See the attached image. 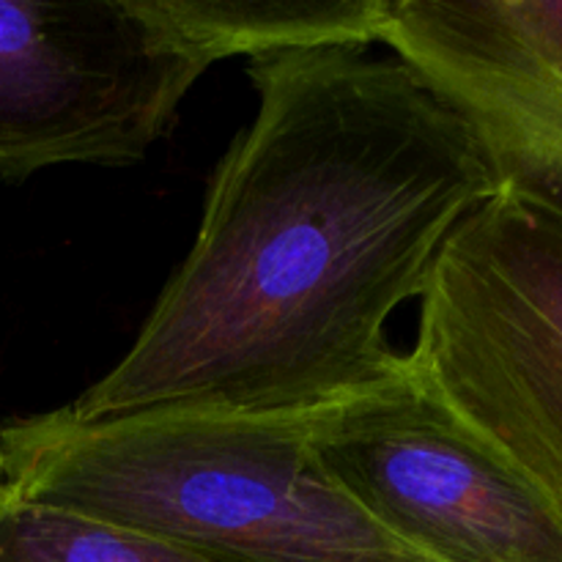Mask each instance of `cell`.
Returning <instances> with one entry per match:
<instances>
[{
  "instance_id": "8992f818",
  "label": "cell",
  "mask_w": 562,
  "mask_h": 562,
  "mask_svg": "<svg viewBox=\"0 0 562 562\" xmlns=\"http://www.w3.org/2000/svg\"><path fill=\"white\" fill-rule=\"evenodd\" d=\"M382 44L467 115L499 184L562 214V0H390Z\"/></svg>"
},
{
  "instance_id": "277c9868",
  "label": "cell",
  "mask_w": 562,
  "mask_h": 562,
  "mask_svg": "<svg viewBox=\"0 0 562 562\" xmlns=\"http://www.w3.org/2000/svg\"><path fill=\"white\" fill-rule=\"evenodd\" d=\"M305 417L333 481L428 562H562V514L417 376L406 355L384 382Z\"/></svg>"
},
{
  "instance_id": "3957f363",
  "label": "cell",
  "mask_w": 562,
  "mask_h": 562,
  "mask_svg": "<svg viewBox=\"0 0 562 562\" xmlns=\"http://www.w3.org/2000/svg\"><path fill=\"white\" fill-rule=\"evenodd\" d=\"M417 376L562 514V214L499 184L439 252Z\"/></svg>"
},
{
  "instance_id": "5b68a950",
  "label": "cell",
  "mask_w": 562,
  "mask_h": 562,
  "mask_svg": "<svg viewBox=\"0 0 562 562\" xmlns=\"http://www.w3.org/2000/svg\"><path fill=\"white\" fill-rule=\"evenodd\" d=\"M209 66L148 0H0V176L140 162Z\"/></svg>"
},
{
  "instance_id": "ba28073f",
  "label": "cell",
  "mask_w": 562,
  "mask_h": 562,
  "mask_svg": "<svg viewBox=\"0 0 562 562\" xmlns=\"http://www.w3.org/2000/svg\"><path fill=\"white\" fill-rule=\"evenodd\" d=\"M0 562H209L110 519L38 503L0 483Z\"/></svg>"
},
{
  "instance_id": "6da1fadb",
  "label": "cell",
  "mask_w": 562,
  "mask_h": 562,
  "mask_svg": "<svg viewBox=\"0 0 562 562\" xmlns=\"http://www.w3.org/2000/svg\"><path fill=\"white\" fill-rule=\"evenodd\" d=\"M258 108L126 355L69 409L311 415L398 368L390 316L420 300L461 220L499 187L456 104L371 47L252 58Z\"/></svg>"
},
{
  "instance_id": "7a4b0ae2",
  "label": "cell",
  "mask_w": 562,
  "mask_h": 562,
  "mask_svg": "<svg viewBox=\"0 0 562 562\" xmlns=\"http://www.w3.org/2000/svg\"><path fill=\"white\" fill-rule=\"evenodd\" d=\"M0 483L209 562H428L333 481L302 415L60 406L0 426Z\"/></svg>"
},
{
  "instance_id": "52a82bcc",
  "label": "cell",
  "mask_w": 562,
  "mask_h": 562,
  "mask_svg": "<svg viewBox=\"0 0 562 562\" xmlns=\"http://www.w3.org/2000/svg\"><path fill=\"white\" fill-rule=\"evenodd\" d=\"M209 64L382 44L390 0H148Z\"/></svg>"
}]
</instances>
